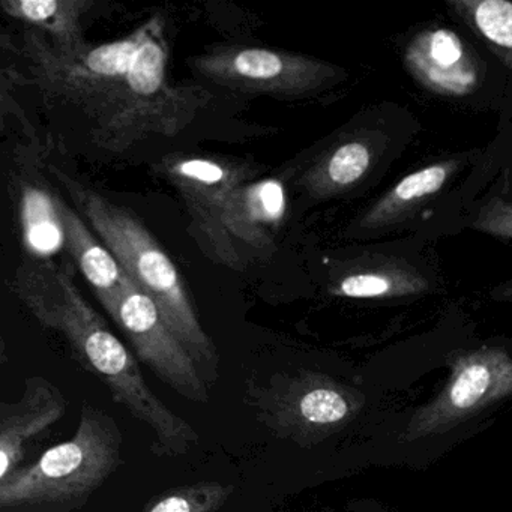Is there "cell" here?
Returning <instances> with one entry per match:
<instances>
[{"instance_id": "cell-12", "label": "cell", "mask_w": 512, "mask_h": 512, "mask_svg": "<svg viewBox=\"0 0 512 512\" xmlns=\"http://www.w3.org/2000/svg\"><path fill=\"white\" fill-rule=\"evenodd\" d=\"M275 419L280 428L301 436L344 424L355 413V400L331 380L310 376L296 380L289 392L281 395Z\"/></svg>"}, {"instance_id": "cell-20", "label": "cell", "mask_w": 512, "mask_h": 512, "mask_svg": "<svg viewBox=\"0 0 512 512\" xmlns=\"http://www.w3.org/2000/svg\"><path fill=\"white\" fill-rule=\"evenodd\" d=\"M446 175H448V172L442 166L427 167V169L419 170V172L404 178L394 188L392 199L403 203L430 196V194L436 193L442 187Z\"/></svg>"}, {"instance_id": "cell-3", "label": "cell", "mask_w": 512, "mask_h": 512, "mask_svg": "<svg viewBox=\"0 0 512 512\" xmlns=\"http://www.w3.org/2000/svg\"><path fill=\"white\" fill-rule=\"evenodd\" d=\"M124 464V436L110 413L83 403L79 427L67 442L0 481L4 512H71Z\"/></svg>"}, {"instance_id": "cell-9", "label": "cell", "mask_w": 512, "mask_h": 512, "mask_svg": "<svg viewBox=\"0 0 512 512\" xmlns=\"http://www.w3.org/2000/svg\"><path fill=\"white\" fill-rule=\"evenodd\" d=\"M163 170L181 193L194 229L214 259L239 268V250L224 232L223 217L232 194L247 184L250 170L229 161L199 157L167 160Z\"/></svg>"}, {"instance_id": "cell-15", "label": "cell", "mask_w": 512, "mask_h": 512, "mask_svg": "<svg viewBox=\"0 0 512 512\" xmlns=\"http://www.w3.org/2000/svg\"><path fill=\"white\" fill-rule=\"evenodd\" d=\"M409 59L428 86L445 94H464L475 83V70L460 38L446 29L422 35L410 49Z\"/></svg>"}, {"instance_id": "cell-17", "label": "cell", "mask_w": 512, "mask_h": 512, "mask_svg": "<svg viewBox=\"0 0 512 512\" xmlns=\"http://www.w3.org/2000/svg\"><path fill=\"white\" fill-rule=\"evenodd\" d=\"M233 491V485L221 482H196L167 491L142 512H218L229 502Z\"/></svg>"}, {"instance_id": "cell-6", "label": "cell", "mask_w": 512, "mask_h": 512, "mask_svg": "<svg viewBox=\"0 0 512 512\" xmlns=\"http://www.w3.org/2000/svg\"><path fill=\"white\" fill-rule=\"evenodd\" d=\"M137 358L176 394L194 403L209 401V385L184 344L170 331L157 304L125 274L121 292L107 308Z\"/></svg>"}, {"instance_id": "cell-2", "label": "cell", "mask_w": 512, "mask_h": 512, "mask_svg": "<svg viewBox=\"0 0 512 512\" xmlns=\"http://www.w3.org/2000/svg\"><path fill=\"white\" fill-rule=\"evenodd\" d=\"M52 172L92 230L121 263L125 274L157 304L164 322L193 356L206 383L217 382V347L203 329L182 275L169 254L133 212L59 169Z\"/></svg>"}, {"instance_id": "cell-7", "label": "cell", "mask_w": 512, "mask_h": 512, "mask_svg": "<svg viewBox=\"0 0 512 512\" xmlns=\"http://www.w3.org/2000/svg\"><path fill=\"white\" fill-rule=\"evenodd\" d=\"M190 65L217 85L275 98L302 97L332 74L314 59L263 47H217Z\"/></svg>"}, {"instance_id": "cell-11", "label": "cell", "mask_w": 512, "mask_h": 512, "mask_svg": "<svg viewBox=\"0 0 512 512\" xmlns=\"http://www.w3.org/2000/svg\"><path fill=\"white\" fill-rule=\"evenodd\" d=\"M287 212L286 190L278 179L247 182L239 187L224 209L223 226L227 238L257 250L274 242Z\"/></svg>"}, {"instance_id": "cell-14", "label": "cell", "mask_w": 512, "mask_h": 512, "mask_svg": "<svg viewBox=\"0 0 512 512\" xmlns=\"http://www.w3.org/2000/svg\"><path fill=\"white\" fill-rule=\"evenodd\" d=\"M58 203L64 220L68 251L94 289L98 301L107 310L121 292L125 271L106 244L88 229L80 215L62 197L58 196Z\"/></svg>"}, {"instance_id": "cell-8", "label": "cell", "mask_w": 512, "mask_h": 512, "mask_svg": "<svg viewBox=\"0 0 512 512\" xmlns=\"http://www.w3.org/2000/svg\"><path fill=\"white\" fill-rule=\"evenodd\" d=\"M511 395L512 356L497 349L461 356L442 391L413 415L406 437L422 439L442 433Z\"/></svg>"}, {"instance_id": "cell-18", "label": "cell", "mask_w": 512, "mask_h": 512, "mask_svg": "<svg viewBox=\"0 0 512 512\" xmlns=\"http://www.w3.org/2000/svg\"><path fill=\"white\" fill-rule=\"evenodd\" d=\"M368 166H370L368 149L362 143H346L311 173L307 184L313 191L347 187L361 179L367 172Z\"/></svg>"}, {"instance_id": "cell-5", "label": "cell", "mask_w": 512, "mask_h": 512, "mask_svg": "<svg viewBox=\"0 0 512 512\" xmlns=\"http://www.w3.org/2000/svg\"><path fill=\"white\" fill-rule=\"evenodd\" d=\"M161 22L160 16L151 17L122 40L86 47L70 56L56 52L32 29L23 34V43L41 88L97 121L118 100L134 56Z\"/></svg>"}, {"instance_id": "cell-16", "label": "cell", "mask_w": 512, "mask_h": 512, "mask_svg": "<svg viewBox=\"0 0 512 512\" xmlns=\"http://www.w3.org/2000/svg\"><path fill=\"white\" fill-rule=\"evenodd\" d=\"M23 244L35 259L44 262L67 247L58 194L40 185L25 184L20 193Z\"/></svg>"}, {"instance_id": "cell-4", "label": "cell", "mask_w": 512, "mask_h": 512, "mask_svg": "<svg viewBox=\"0 0 512 512\" xmlns=\"http://www.w3.org/2000/svg\"><path fill=\"white\" fill-rule=\"evenodd\" d=\"M164 23L155 28L134 56L118 100L95 122V142L113 152L125 151L149 134L172 136L193 121L209 97L203 89L167 82Z\"/></svg>"}, {"instance_id": "cell-19", "label": "cell", "mask_w": 512, "mask_h": 512, "mask_svg": "<svg viewBox=\"0 0 512 512\" xmlns=\"http://www.w3.org/2000/svg\"><path fill=\"white\" fill-rule=\"evenodd\" d=\"M473 17L488 41L512 49V4L505 0H485L476 5Z\"/></svg>"}, {"instance_id": "cell-1", "label": "cell", "mask_w": 512, "mask_h": 512, "mask_svg": "<svg viewBox=\"0 0 512 512\" xmlns=\"http://www.w3.org/2000/svg\"><path fill=\"white\" fill-rule=\"evenodd\" d=\"M73 277L70 263L25 262L11 290L41 325L67 338L74 358L106 383L119 404L151 428L155 454H187L199 443V434L152 392L136 356L83 298Z\"/></svg>"}, {"instance_id": "cell-21", "label": "cell", "mask_w": 512, "mask_h": 512, "mask_svg": "<svg viewBox=\"0 0 512 512\" xmlns=\"http://www.w3.org/2000/svg\"><path fill=\"white\" fill-rule=\"evenodd\" d=\"M391 283L383 275L359 274L350 275L341 281L338 293L347 298H377L391 290Z\"/></svg>"}, {"instance_id": "cell-13", "label": "cell", "mask_w": 512, "mask_h": 512, "mask_svg": "<svg viewBox=\"0 0 512 512\" xmlns=\"http://www.w3.org/2000/svg\"><path fill=\"white\" fill-rule=\"evenodd\" d=\"M94 7L91 0H2V10L11 19L52 40L61 55H76L86 47L82 17Z\"/></svg>"}, {"instance_id": "cell-10", "label": "cell", "mask_w": 512, "mask_h": 512, "mask_svg": "<svg viewBox=\"0 0 512 512\" xmlns=\"http://www.w3.org/2000/svg\"><path fill=\"white\" fill-rule=\"evenodd\" d=\"M67 412L64 394L49 380L32 377L23 397L0 407V481L20 469L26 445Z\"/></svg>"}]
</instances>
